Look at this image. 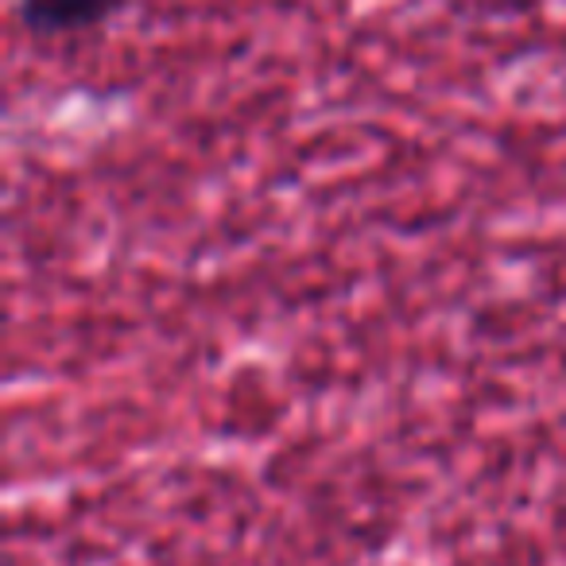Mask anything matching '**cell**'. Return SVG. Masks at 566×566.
<instances>
[{"mask_svg":"<svg viewBox=\"0 0 566 566\" xmlns=\"http://www.w3.org/2000/svg\"><path fill=\"white\" fill-rule=\"evenodd\" d=\"M125 0H17V20L28 35H78L109 24Z\"/></svg>","mask_w":566,"mask_h":566,"instance_id":"cell-1","label":"cell"}]
</instances>
